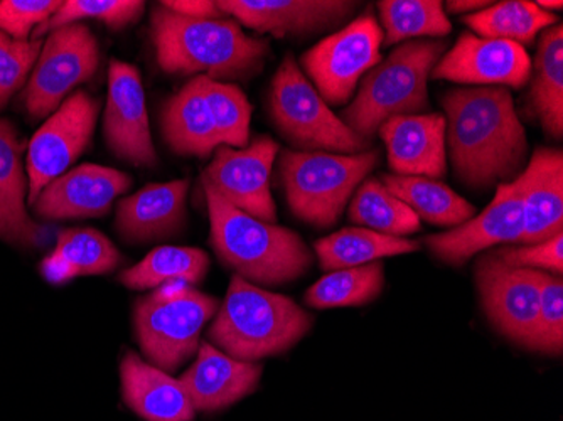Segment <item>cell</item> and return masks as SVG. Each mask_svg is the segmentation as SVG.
<instances>
[{"label": "cell", "instance_id": "f1b7e54d", "mask_svg": "<svg viewBox=\"0 0 563 421\" xmlns=\"http://www.w3.org/2000/svg\"><path fill=\"white\" fill-rule=\"evenodd\" d=\"M531 101L543 129L552 137L563 134V25L556 24L543 33L534 59Z\"/></svg>", "mask_w": 563, "mask_h": 421}, {"label": "cell", "instance_id": "30bf717a", "mask_svg": "<svg viewBox=\"0 0 563 421\" xmlns=\"http://www.w3.org/2000/svg\"><path fill=\"white\" fill-rule=\"evenodd\" d=\"M382 43L383 30L376 19L363 15L307 51L302 66L325 103L350 100L360 78L378 65Z\"/></svg>", "mask_w": 563, "mask_h": 421}, {"label": "cell", "instance_id": "83f0119b", "mask_svg": "<svg viewBox=\"0 0 563 421\" xmlns=\"http://www.w3.org/2000/svg\"><path fill=\"white\" fill-rule=\"evenodd\" d=\"M419 246L412 240L387 236L366 228H344L328 239L319 240L316 243V253L322 270L338 272L362 267L385 256L412 253Z\"/></svg>", "mask_w": 563, "mask_h": 421}, {"label": "cell", "instance_id": "1f68e13d", "mask_svg": "<svg viewBox=\"0 0 563 421\" xmlns=\"http://www.w3.org/2000/svg\"><path fill=\"white\" fill-rule=\"evenodd\" d=\"M464 22L484 40L511 41L525 46L533 43L540 31L552 27L556 18L534 2L509 0L466 15Z\"/></svg>", "mask_w": 563, "mask_h": 421}, {"label": "cell", "instance_id": "4316f807", "mask_svg": "<svg viewBox=\"0 0 563 421\" xmlns=\"http://www.w3.org/2000/svg\"><path fill=\"white\" fill-rule=\"evenodd\" d=\"M382 182L391 195L412 209L420 221H427L435 226H461L473 220L476 214V208L471 202L455 195L441 180L385 174Z\"/></svg>", "mask_w": 563, "mask_h": 421}, {"label": "cell", "instance_id": "44dd1931", "mask_svg": "<svg viewBox=\"0 0 563 421\" xmlns=\"http://www.w3.org/2000/svg\"><path fill=\"white\" fill-rule=\"evenodd\" d=\"M261 378V364L235 359L205 342L199 346L196 363L179 381L196 411H217L249 397Z\"/></svg>", "mask_w": 563, "mask_h": 421}, {"label": "cell", "instance_id": "4dcf8cb0", "mask_svg": "<svg viewBox=\"0 0 563 421\" xmlns=\"http://www.w3.org/2000/svg\"><path fill=\"white\" fill-rule=\"evenodd\" d=\"M350 220L354 224L404 239L420 231V220L412 209L391 195L382 180L369 177L360 184L350 206Z\"/></svg>", "mask_w": 563, "mask_h": 421}, {"label": "cell", "instance_id": "f546056e", "mask_svg": "<svg viewBox=\"0 0 563 421\" xmlns=\"http://www.w3.org/2000/svg\"><path fill=\"white\" fill-rule=\"evenodd\" d=\"M210 258L207 253L189 246H161L152 250L135 267L123 272L120 281L132 290L159 288L169 281L198 284L207 277Z\"/></svg>", "mask_w": 563, "mask_h": 421}, {"label": "cell", "instance_id": "8992f818", "mask_svg": "<svg viewBox=\"0 0 563 421\" xmlns=\"http://www.w3.org/2000/svg\"><path fill=\"white\" fill-rule=\"evenodd\" d=\"M378 163L376 151L354 155L284 151L278 167L292 213L314 226L331 228Z\"/></svg>", "mask_w": 563, "mask_h": 421}, {"label": "cell", "instance_id": "d6a6232c", "mask_svg": "<svg viewBox=\"0 0 563 421\" xmlns=\"http://www.w3.org/2000/svg\"><path fill=\"white\" fill-rule=\"evenodd\" d=\"M385 272L382 262L362 267L331 272L309 288L306 302L314 309L357 307L372 302L382 293Z\"/></svg>", "mask_w": 563, "mask_h": 421}, {"label": "cell", "instance_id": "3957f363", "mask_svg": "<svg viewBox=\"0 0 563 421\" xmlns=\"http://www.w3.org/2000/svg\"><path fill=\"white\" fill-rule=\"evenodd\" d=\"M211 221V245L221 262L250 284L280 285L312 267V255L299 234L265 223L224 201L202 182Z\"/></svg>", "mask_w": 563, "mask_h": 421}, {"label": "cell", "instance_id": "ba28073f", "mask_svg": "<svg viewBox=\"0 0 563 421\" xmlns=\"http://www.w3.org/2000/svg\"><path fill=\"white\" fill-rule=\"evenodd\" d=\"M271 109L282 134L303 152L354 155L368 151L369 142L357 137L329 110L290 55L278 66L272 81Z\"/></svg>", "mask_w": 563, "mask_h": 421}, {"label": "cell", "instance_id": "7a4b0ae2", "mask_svg": "<svg viewBox=\"0 0 563 421\" xmlns=\"http://www.w3.org/2000/svg\"><path fill=\"white\" fill-rule=\"evenodd\" d=\"M152 41L157 63L166 73H205L211 80H243L257 75L268 55V43L246 36L235 21L196 19L169 9L152 11Z\"/></svg>", "mask_w": 563, "mask_h": 421}, {"label": "cell", "instance_id": "74e56055", "mask_svg": "<svg viewBox=\"0 0 563 421\" xmlns=\"http://www.w3.org/2000/svg\"><path fill=\"white\" fill-rule=\"evenodd\" d=\"M41 49V40H12L0 31V109H4L12 95L24 87L31 69L40 58Z\"/></svg>", "mask_w": 563, "mask_h": 421}, {"label": "cell", "instance_id": "7402d4cb", "mask_svg": "<svg viewBox=\"0 0 563 421\" xmlns=\"http://www.w3.org/2000/svg\"><path fill=\"white\" fill-rule=\"evenodd\" d=\"M186 179L148 184L117 206V230L129 242H154L174 236L186 220Z\"/></svg>", "mask_w": 563, "mask_h": 421}, {"label": "cell", "instance_id": "b9f144b4", "mask_svg": "<svg viewBox=\"0 0 563 421\" xmlns=\"http://www.w3.org/2000/svg\"><path fill=\"white\" fill-rule=\"evenodd\" d=\"M445 5H448L452 14H459V12L483 11V9L489 8L492 2H484V0H451Z\"/></svg>", "mask_w": 563, "mask_h": 421}, {"label": "cell", "instance_id": "8d00e7d4", "mask_svg": "<svg viewBox=\"0 0 563 421\" xmlns=\"http://www.w3.org/2000/svg\"><path fill=\"white\" fill-rule=\"evenodd\" d=\"M540 290L539 315L530 350L560 356L563 351V281L559 275L534 270Z\"/></svg>", "mask_w": 563, "mask_h": 421}, {"label": "cell", "instance_id": "e0dca14e", "mask_svg": "<svg viewBox=\"0 0 563 421\" xmlns=\"http://www.w3.org/2000/svg\"><path fill=\"white\" fill-rule=\"evenodd\" d=\"M131 184L122 170L84 164L51 180L34 201V213L47 221L103 217Z\"/></svg>", "mask_w": 563, "mask_h": 421}, {"label": "cell", "instance_id": "d4e9b609", "mask_svg": "<svg viewBox=\"0 0 563 421\" xmlns=\"http://www.w3.org/2000/svg\"><path fill=\"white\" fill-rule=\"evenodd\" d=\"M161 125L164 139L176 154L205 159L220 147L205 91V75L196 76L167 101Z\"/></svg>", "mask_w": 563, "mask_h": 421}, {"label": "cell", "instance_id": "ab89813d", "mask_svg": "<svg viewBox=\"0 0 563 421\" xmlns=\"http://www.w3.org/2000/svg\"><path fill=\"white\" fill-rule=\"evenodd\" d=\"M493 255L511 268L549 270L560 277L563 274V234H556L553 239L537 245H528L527 248L506 246Z\"/></svg>", "mask_w": 563, "mask_h": 421}, {"label": "cell", "instance_id": "5bb4252c", "mask_svg": "<svg viewBox=\"0 0 563 421\" xmlns=\"http://www.w3.org/2000/svg\"><path fill=\"white\" fill-rule=\"evenodd\" d=\"M476 280L493 325L511 341L530 347L540 303L534 270L511 268L488 255L477 263Z\"/></svg>", "mask_w": 563, "mask_h": 421}, {"label": "cell", "instance_id": "603a6c76", "mask_svg": "<svg viewBox=\"0 0 563 421\" xmlns=\"http://www.w3.org/2000/svg\"><path fill=\"white\" fill-rule=\"evenodd\" d=\"M22 151L24 145L12 123L0 119V239L24 248H43L53 231L31 220L25 211Z\"/></svg>", "mask_w": 563, "mask_h": 421}, {"label": "cell", "instance_id": "ffe728a7", "mask_svg": "<svg viewBox=\"0 0 563 421\" xmlns=\"http://www.w3.org/2000/svg\"><path fill=\"white\" fill-rule=\"evenodd\" d=\"M523 199L525 228L520 242H547L563 234V155L553 148H537L527 169L517 177Z\"/></svg>", "mask_w": 563, "mask_h": 421}, {"label": "cell", "instance_id": "60d3db41", "mask_svg": "<svg viewBox=\"0 0 563 421\" xmlns=\"http://www.w3.org/2000/svg\"><path fill=\"white\" fill-rule=\"evenodd\" d=\"M161 5L169 9L174 14L196 19V21L223 19L224 14L218 8L217 2H211V0H166V2H161Z\"/></svg>", "mask_w": 563, "mask_h": 421}, {"label": "cell", "instance_id": "7bdbcfd3", "mask_svg": "<svg viewBox=\"0 0 563 421\" xmlns=\"http://www.w3.org/2000/svg\"><path fill=\"white\" fill-rule=\"evenodd\" d=\"M537 5H539L540 9H543V11H547V9H562V2L560 0H556V2H550V0H542V2H537Z\"/></svg>", "mask_w": 563, "mask_h": 421}, {"label": "cell", "instance_id": "2e32d148", "mask_svg": "<svg viewBox=\"0 0 563 421\" xmlns=\"http://www.w3.org/2000/svg\"><path fill=\"white\" fill-rule=\"evenodd\" d=\"M103 132L109 147L120 159L135 166L152 167L157 163L145 109L141 73L126 63L112 59L109 75Z\"/></svg>", "mask_w": 563, "mask_h": 421}, {"label": "cell", "instance_id": "6da1fadb", "mask_svg": "<svg viewBox=\"0 0 563 421\" xmlns=\"http://www.w3.org/2000/svg\"><path fill=\"white\" fill-rule=\"evenodd\" d=\"M442 107L452 164L463 182L488 188L520 173L528 142L509 90L461 88L449 91Z\"/></svg>", "mask_w": 563, "mask_h": 421}, {"label": "cell", "instance_id": "ac0fdd59", "mask_svg": "<svg viewBox=\"0 0 563 421\" xmlns=\"http://www.w3.org/2000/svg\"><path fill=\"white\" fill-rule=\"evenodd\" d=\"M217 5L250 30L284 37L331 30L350 18L357 4L343 0H223Z\"/></svg>", "mask_w": 563, "mask_h": 421}, {"label": "cell", "instance_id": "836d02e7", "mask_svg": "<svg viewBox=\"0 0 563 421\" xmlns=\"http://www.w3.org/2000/svg\"><path fill=\"white\" fill-rule=\"evenodd\" d=\"M385 44L394 46L412 37H442L452 31L439 0H383L378 4Z\"/></svg>", "mask_w": 563, "mask_h": 421}, {"label": "cell", "instance_id": "f35d334b", "mask_svg": "<svg viewBox=\"0 0 563 421\" xmlns=\"http://www.w3.org/2000/svg\"><path fill=\"white\" fill-rule=\"evenodd\" d=\"M59 5L58 0H2L0 31L12 40L27 41L33 31L55 15Z\"/></svg>", "mask_w": 563, "mask_h": 421}, {"label": "cell", "instance_id": "277c9868", "mask_svg": "<svg viewBox=\"0 0 563 421\" xmlns=\"http://www.w3.org/2000/svg\"><path fill=\"white\" fill-rule=\"evenodd\" d=\"M312 318L289 297L235 275L210 329L211 342L245 363L287 353L311 331Z\"/></svg>", "mask_w": 563, "mask_h": 421}, {"label": "cell", "instance_id": "7c38bea8", "mask_svg": "<svg viewBox=\"0 0 563 421\" xmlns=\"http://www.w3.org/2000/svg\"><path fill=\"white\" fill-rule=\"evenodd\" d=\"M277 154V142L267 135L240 151L220 145L202 174V182L210 184L224 201L243 213L274 224L277 208L271 192V173Z\"/></svg>", "mask_w": 563, "mask_h": 421}, {"label": "cell", "instance_id": "9c48e42d", "mask_svg": "<svg viewBox=\"0 0 563 421\" xmlns=\"http://www.w3.org/2000/svg\"><path fill=\"white\" fill-rule=\"evenodd\" d=\"M100 63L97 37L87 25H65L49 33L22 100L33 119L62 107L69 91L90 80Z\"/></svg>", "mask_w": 563, "mask_h": 421}, {"label": "cell", "instance_id": "8fae6325", "mask_svg": "<svg viewBox=\"0 0 563 421\" xmlns=\"http://www.w3.org/2000/svg\"><path fill=\"white\" fill-rule=\"evenodd\" d=\"M98 112L100 101L85 91H76L37 130L27 147L30 204H34L51 180L62 176L84 154L93 135Z\"/></svg>", "mask_w": 563, "mask_h": 421}, {"label": "cell", "instance_id": "d590c367", "mask_svg": "<svg viewBox=\"0 0 563 421\" xmlns=\"http://www.w3.org/2000/svg\"><path fill=\"white\" fill-rule=\"evenodd\" d=\"M144 11L142 0H66L49 21L34 31V41L65 25L76 24L81 19H97L112 30H122L137 22Z\"/></svg>", "mask_w": 563, "mask_h": 421}, {"label": "cell", "instance_id": "5b68a950", "mask_svg": "<svg viewBox=\"0 0 563 421\" xmlns=\"http://www.w3.org/2000/svg\"><path fill=\"white\" fill-rule=\"evenodd\" d=\"M445 41H407L365 76L341 122L369 142L394 117L419 115L427 109V80L444 55Z\"/></svg>", "mask_w": 563, "mask_h": 421}, {"label": "cell", "instance_id": "52a82bcc", "mask_svg": "<svg viewBox=\"0 0 563 421\" xmlns=\"http://www.w3.org/2000/svg\"><path fill=\"white\" fill-rule=\"evenodd\" d=\"M218 300L186 281H169L135 307V331L145 356L163 372H176L199 350V335Z\"/></svg>", "mask_w": 563, "mask_h": 421}, {"label": "cell", "instance_id": "484cf974", "mask_svg": "<svg viewBox=\"0 0 563 421\" xmlns=\"http://www.w3.org/2000/svg\"><path fill=\"white\" fill-rule=\"evenodd\" d=\"M122 262L119 250L106 234L91 228L59 231L56 246L41 263V274L49 284L63 285L73 278L110 274Z\"/></svg>", "mask_w": 563, "mask_h": 421}, {"label": "cell", "instance_id": "4fadbf2b", "mask_svg": "<svg viewBox=\"0 0 563 421\" xmlns=\"http://www.w3.org/2000/svg\"><path fill=\"white\" fill-rule=\"evenodd\" d=\"M531 73L533 63L520 44L464 33L439 59L432 78L476 87L521 88L530 81Z\"/></svg>", "mask_w": 563, "mask_h": 421}, {"label": "cell", "instance_id": "9a60e30c", "mask_svg": "<svg viewBox=\"0 0 563 421\" xmlns=\"http://www.w3.org/2000/svg\"><path fill=\"white\" fill-rule=\"evenodd\" d=\"M523 228V199L520 186L514 179V182L499 184L495 199L479 217L448 233L432 234L426 242L441 262L464 265L484 250L520 242Z\"/></svg>", "mask_w": 563, "mask_h": 421}, {"label": "cell", "instance_id": "d6986e66", "mask_svg": "<svg viewBox=\"0 0 563 421\" xmlns=\"http://www.w3.org/2000/svg\"><path fill=\"white\" fill-rule=\"evenodd\" d=\"M378 134L387 145L388 163L397 176L441 179L445 167V119L439 113L387 120Z\"/></svg>", "mask_w": 563, "mask_h": 421}, {"label": "cell", "instance_id": "cb8c5ba5", "mask_svg": "<svg viewBox=\"0 0 563 421\" xmlns=\"http://www.w3.org/2000/svg\"><path fill=\"white\" fill-rule=\"evenodd\" d=\"M123 400L145 421H192L196 410L179 379L129 353L120 364Z\"/></svg>", "mask_w": 563, "mask_h": 421}, {"label": "cell", "instance_id": "e575fe53", "mask_svg": "<svg viewBox=\"0 0 563 421\" xmlns=\"http://www.w3.org/2000/svg\"><path fill=\"white\" fill-rule=\"evenodd\" d=\"M208 107L221 145L245 148L250 141L252 104L235 85L221 84L205 76Z\"/></svg>", "mask_w": 563, "mask_h": 421}]
</instances>
